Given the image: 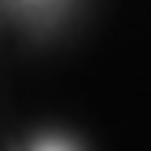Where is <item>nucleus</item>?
Listing matches in <instances>:
<instances>
[{"mask_svg": "<svg viewBox=\"0 0 151 151\" xmlns=\"http://www.w3.org/2000/svg\"><path fill=\"white\" fill-rule=\"evenodd\" d=\"M48 151H55V147H48Z\"/></svg>", "mask_w": 151, "mask_h": 151, "instance_id": "nucleus-1", "label": "nucleus"}]
</instances>
